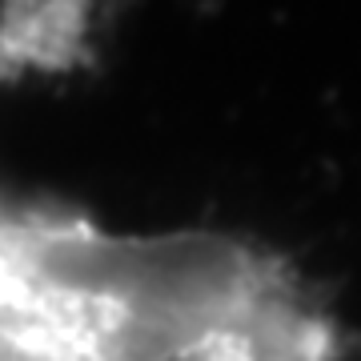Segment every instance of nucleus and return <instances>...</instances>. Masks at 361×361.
Segmentation results:
<instances>
[{
	"instance_id": "2",
	"label": "nucleus",
	"mask_w": 361,
	"mask_h": 361,
	"mask_svg": "<svg viewBox=\"0 0 361 361\" xmlns=\"http://www.w3.org/2000/svg\"><path fill=\"white\" fill-rule=\"evenodd\" d=\"M89 49V8L56 4V8H28L4 20L0 52L8 61L28 65H73Z\"/></svg>"
},
{
	"instance_id": "1",
	"label": "nucleus",
	"mask_w": 361,
	"mask_h": 361,
	"mask_svg": "<svg viewBox=\"0 0 361 361\" xmlns=\"http://www.w3.org/2000/svg\"><path fill=\"white\" fill-rule=\"evenodd\" d=\"M0 361H337V337L253 241L0 205Z\"/></svg>"
}]
</instances>
